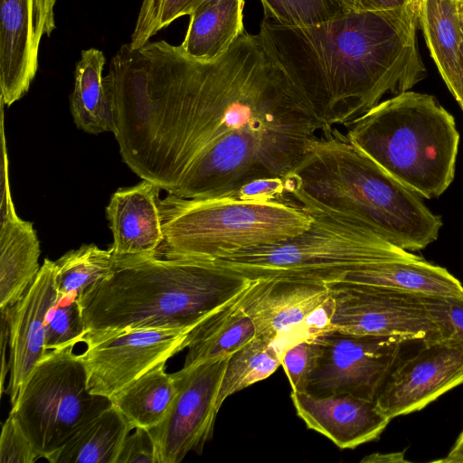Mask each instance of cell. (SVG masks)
Here are the masks:
<instances>
[{
    "label": "cell",
    "mask_w": 463,
    "mask_h": 463,
    "mask_svg": "<svg viewBox=\"0 0 463 463\" xmlns=\"http://www.w3.org/2000/svg\"><path fill=\"white\" fill-rule=\"evenodd\" d=\"M105 81L123 161L143 180L187 199L285 179L327 130L258 34L197 61L161 40L124 44Z\"/></svg>",
    "instance_id": "cell-1"
},
{
    "label": "cell",
    "mask_w": 463,
    "mask_h": 463,
    "mask_svg": "<svg viewBox=\"0 0 463 463\" xmlns=\"http://www.w3.org/2000/svg\"><path fill=\"white\" fill-rule=\"evenodd\" d=\"M420 3L383 11H353L305 26L264 17L258 33L329 130L347 128L390 93L427 76L417 42Z\"/></svg>",
    "instance_id": "cell-2"
},
{
    "label": "cell",
    "mask_w": 463,
    "mask_h": 463,
    "mask_svg": "<svg viewBox=\"0 0 463 463\" xmlns=\"http://www.w3.org/2000/svg\"><path fill=\"white\" fill-rule=\"evenodd\" d=\"M252 282L213 260L160 254L115 260L112 272L78 300L83 343L134 329L195 326Z\"/></svg>",
    "instance_id": "cell-3"
},
{
    "label": "cell",
    "mask_w": 463,
    "mask_h": 463,
    "mask_svg": "<svg viewBox=\"0 0 463 463\" xmlns=\"http://www.w3.org/2000/svg\"><path fill=\"white\" fill-rule=\"evenodd\" d=\"M288 197L306 212L364 225L392 244L417 251L442 226L421 196L354 146L337 128L323 131L285 178Z\"/></svg>",
    "instance_id": "cell-4"
},
{
    "label": "cell",
    "mask_w": 463,
    "mask_h": 463,
    "mask_svg": "<svg viewBox=\"0 0 463 463\" xmlns=\"http://www.w3.org/2000/svg\"><path fill=\"white\" fill-rule=\"evenodd\" d=\"M345 136L421 197H439L454 179L459 134L453 116L432 95L407 90L381 101Z\"/></svg>",
    "instance_id": "cell-5"
},
{
    "label": "cell",
    "mask_w": 463,
    "mask_h": 463,
    "mask_svg": "<svg viewBox=\"0 0 463 463\" xmlns=\"http://www.w3.org/2000/svg\"><path fill=\"white\" fill-rule=\"evenodd\" d=\"M164 241L157 254L218 260L233 252L294 237L311 215L293 202L234 196L160 199Z\"/></svg>",
    "instance_id": "cell-6"
},
{
    "label": "cell",
    "mask_w": 463,
    "mask_h": 463,
    "mask_svg": "<svg viewBox=\"0 0 463 463\" xmlns=\"http://www.w3.org/2000/svg\"><path fill=\"white\" fill-rule=\"evenodd\" d=\"M307 213L312 222L305 232L214 260L251 280L294 279L329 284L402 250L354 222Z\"/></svg>",
    "instance_id": "cell-7"
},
{
    "label": "cell",
    "mask_w": 463,
    "mask_h": 463,
    "mask_svg": "<svg viewBox=\"0 0 463 463\" xmlns=\"http://www.w3.org/2000/svg\"><path fill=\"white\" fill-rule=\"evenodd\" d=\"M74 345L48 350L11 407L22 430L46 460L86 421L109 406L91 394Z\"/></svg>",
    "instance_id": "cell-8"
},
{
    "label": "cell",
    "mask_w": 463,
    "mask_h": 463,
    "mask_svg": "<svg viewBox=\"0 0 463 463\" xmlns=\"http://www.w3.org/2000/svg\"><path fill=\"white\" fill-rule=\"evenodd\" d=\"M334 329L423 343L446 337L441 297L393 291L346 281L327 284Z\"/></svg>",
    "instance_id": "cell-9"
},
{
    "label": "cell",
    "mask_w": 463,
    "mask_h": 463,
    "mask_svg": "<svg viewBox=\"0 0 463 463\" xmlns=\"http://www.w3.org/2000/svg\"><path fill=\"white\" fill-rule=\"evenodd\" d=\"M317 358L307 392L349 394L375 402L409 342L333 329L314 340Z\"/></svg>",
    "instance_id": "cell-10"
},
{
    "label": "cell",
    "mask_w": 463,
    "mask_h": 463,
    "mask_svg": "<svg viewBox=\"0 0 463 463\" xmlns=\"http://www.w3.org/2000/svg\"><path fill=\"white\" fill-rule=\"evenodd\" d=\"M229 357L174 373L177 393L162 422L148 430L156 463H178L192 451L201 454L213 438L217 397Z\"/></svg>",
    "instance_id": "cell-11"
},
{
    "label": "cell",
    "mask_w": 463,
    "mask_h": 463,
    "mask_svg": "<svg viewBox=\"0 0 463 463\" xmlns=\"http://www.w3.org/2000/svg\"><path fill=\"white\" fill-rule=\"evenodd\" d=\"M194 327L134 329L87 345L80 357L90 392L111 400L144 373L186 348Z\"/></svg>",
    "instance_id": "cell-12"
},
{
    "label": "cell",
    "mask_w": 463,
    "mask_h": 463,
    "mask_svg": "<svg viewBox=\"0 0 463 463\" xmlns=\"http://www.w3.org/2000/svg\"><path fill=\"white\" fill-rule=\"evenodd\" d=\"M463 383V347L450 337L420 343L402 355L385 381L375 404L389 419L423 409Z\"/></svg>",
    "instance_id": "cell-13"
},
{
    "label": "cell",
    "mask_w": 463,
    "mask_h": 463,
    "mask_svg": "<svg viewBox=\"0 0 463 463\" xmlns=\"http://www.w3.org/2000/svg\"><path fill=\"white\" fill-rule=\"evenodd\" d=\"M330 296L326 283L294 279L253 280L241 298L251 319L255 337L271 343L282 353L304 340L306 323Z\"/></svg>",
    "instance_id": "cell-14"
},
{
    "label": "cell",
    "mask_w": 463,
    "mask_h": 463,
    "mask_svg": "<svg viewBox=\"0 0 463 463\" xmlns=\"http://www.w3.org/2000/svg\"><path fill=\"white\" fill-rule=\"evenodd\" d=\"M56 0H0V99L11 106L29 90L39 46L56 28Z\"/></svg>",
    "instance_id": "cell-15"
},
{
    "label": "cell",
    "mask_w": 463,
    "mask_h": 463,
    "mask_svg": "<svg viewBox=\"0 0 463 463\" xmlns=\"http://www.w3.org/2000/svg\"><path fill=\"white\" fill-rule=\"evenodd\" d=\"M58 298L55 261L45 259L34 281L14 305L1 309L9 326V383L13 407L36 364L48 352L45 328Z\"/></svg>",
    "instance_id": "cell-16"
},
{
    "label": "cell",
    "mask_w": 463,
    "mask_h": 463,
    "mask_svg": "<svg viewBox=\"0 0 463 463\" xmlns=\"http://www.w3.org/2000/svg\"><path fill=\"white\" fill-rule=\"evenodd\" d=\"M290 398L307 427L340 449H354L378 439L391 421L375 402L349 394L316 396L291 392Z\"/></svg>",
    "instance_id": "cell-17"
},
{
    "label": "cell",
    "mask_w": 463,
    "mask_h": 463,
    "mask_svg": "<svg viewBox=\"0 0 463 463\" xmlns=\"http://www.w3.org/2000/svg\"><path fill=\"white\" fill-rule=\"evenodd\" d=\"M2 137L0 206V308L14 305L40 271V243L33 223L17 215L11 196L5 131Z\"/></svg>",
    "instance_id": "cell-18"
},
{
    "label": "cell",
    "mask_w": 463,
    "mask_h": 463,
    "mask_svg": "<svg viewBox=\"0 0 463 463\" xmlns=\"http://www.w3.org/2000/svg\"><path fill=\"white\" fill-rule=\"evenodd\" d=\"M156 184L143 180L120 188L110 198L106 215L113 235L109 248L115 260L157 254L164 241Z\"/></svg>",
    "instance_id": "cell-19"
},
{
    "label": "cell",
    "mask_w": 463,
    "mask_h": 463,
    "mask_svg": "<svg viewBox=\"0 0 463 463\" xmlns=\"http://www.w3.org/2000/svg\"><path fill=\"white\" fill-rule=\"evenodd\" d=\"M246 290L214 310L191 330L184 368L229 357L255 337L254 325L241 307Z\"/></svg>",
    "instance_id": "cell-20"
},
{
    "label": "cell",
    "mask_w": 463,
    "mask_h": 463,
    "mask_svg": "<svg viewBox=\"0 0 463 463\" xmlns=\"http://www.w3.org/2000/svg\"><path fill=\"white\" fill-rule=\"evenodd\" d=\"M460 0H420L419 18L427 46L450 93L462 83L463 41Z\"/></svg>",
    "instance_id": "cell-21"
},
{
    "label": "cell",
    "mask_w": 463,
    "mask_h": 463,
    "mask_svg": "<svg viewBox=\"0 0 463 463\" xmlns=\"http://www.w3.org/2000/svg\"><path fill=\"white\" fill-rule=\"evenodd\" d=\"M243 8L244 0H220L195 9L180 44L183 51L202 61L223 54L245 32Z\"/></svg>",
    "instance_id": "cell-22"
},
{
    "label": "cell",
    "mask_w": 463,
    "mask_h": 463,
    "mask_svg": "<svg viewBox=\"0 0 463 463\" xmlns=\"http://www.w3.org/2000/svg\"><path fill=\"white\" fill-rule=\"evenodd\" d=\"M133 430L112 404L82 424L47 460L51 463H117Z\"/></svg>",
    "instance_id": "cell-23"
},
{
    "label": "cell",
    "mask_w": 463,
    "mask_h": 463,
    "mask_svg": "<svg viewBox=\"0 0 463 463\" xmlns=\"http://www.w3.org/2000/svg\"><path fill=\"white\" fill-rule=\"evenodd\" d=\"M105 62L100 50L90 48L76 64L71 112L77 128L90 134L115 131L113 103L102 76Z\"/></svg>",
    "instance_id": "cell-24"
},
{
    "label": "cell",
    "mask_w": 463,
    "mask_h": 463,
    "mask_svg": "<svg viewBox=\"0 0 463 463\" xmlns=\"http://www.w3.org/2000/svg\"><path fill=\"white\" fill-rule=\"evenodd\" d=\"M165 364L149 370L110 400L133 430H150L157 426L174 402L177 383L174 373L165 372Z\"/></svg>",
    "instance_id": "cell-25"
},
{
    "label": "cell",
    "mask_w": 463,
    "mask_h": 463,
    "mask_svg": "<svg viewBox=\"0 0 463 463\" xmlns=\"http://www.w3.org/2000/svg\"><path fill=\"white\" fill-rule=\"evenodd\" d=\"M55 265L58 294L73 296L79 300L112 272L115 258L110 249L85 244L66 252Z\"/></svg>",
    "instance_id": "cell-26"
},
{
    "label": "cell",
    "mask_w": 463,
    "mask_h": 463,
    "mask_svg": "<svg viewBox=\"0 0 463 463\" xmlns=\"http://www.w3.org/2000/svg\"><path fill=\"white\" fill-rule=\"evenodd\" d=\"M281 365V356L269 342L254 337L230 355L217 397L220 410L224 401L269 377Z\"/></svg>",
    "instance_id": "cell-27"
},
{
    "label": "cell",
    "mask_w": 463,
    "mask_h": 463,
    "mask_svg": "<svg viewBox=\"0 0 463 463\" xmlns=\"http://www.w3.org/2000/svg\"><path fill=\"white\" fill-rule=\"evenodd\" d=\"M264 17L282 24L305 26L329 21L350 9L344 0H260Z\"/></svg>",
    "instance_id": "cell-28"
},
{
    "label": "cell",
    "mask_w": 463,
    "mask_h": 463,
    "mask_svg": "<svg viewBox=\"0 0 463 463\" xmlns=\"http://www.w3.org/2000/svg\"><path fill=\"white\" fill-rule=\"evenodd\" d=\"M87 334L77 298L58 294L45 328L46 350L61 349L82 342Z\"/></svg>",
    "instance_id": "cell-29"
},
{
    "label": "cell",
    "mask_w": 463,
    "mask_h": 463,
    "mask_svg": "<svg viewBox=\"0 0 463 463\" xmlns=\"http://www.w3.org/2000/svg\"><path fill=\"white\" fill-rule=\"evenodd\" d=\"M197 0H143L129 46L138 50L159 31L190 15Z\"/></svg>",
    "instance_id": "cell-30"
},
{
    "label": "cell",
    "mask_w": 463,
    "mask_h": 463,
    "mask_svg": "<svg viewBox=\"0 0 463 463\" xmlns=\"http://www.w3.org/2000/svg\"><path fill=\"white\" fill-rule=\"evenodd\" d=\"M315 341L302 340L286 349L281 354V365L291 386V392H305L317 358Z\"/></svg>",
    "instance_id": "cell-31"
},
{
    "label": "cell",
    "mask_w": 463,
    "mask_h": 463,
    "mask_svg": "<svg viewBox=\"0 0 463 463\" xmlns=\"http://www.w3.org/2000/svg\"><path fill=\"white\" fill-rule=\"evenodd\" d=\"M42 458L22 430L14 414L10 411L2 427L0 462L33 463Z\"/></svg>",
    "instance_id": "cell-32"
},
{
    "label": "cell",
    "mask_w": 463,
    "mask_h": 463,
    "mask_svg": "<svg viewBox=\"0 0 463 463\" xmlns=\"http://www.w3.org/2000/svg\"><path fill=\"white\" fill-rule=\"evenodd\" d=\"M122 445L117 463H156L155 445L148 430L134 429Z\"/></svg>",
    "instance_id": "cell-33"
},
{
    "label": "cell",
    "mask_w": 463,
    "mask_h": 463,
    "mask_svg": "<svg viewBox=\"0 0 463 463\" xmlns=\"http://www.w3.org/2000/svg\"><path fill=\"white\" fill-rule=\"evenodd\" d=\"M446 337L456 340L463 347V293L441 297Z\"/></svg>",
    "instance_id": "cell-34"
},
{
    "label": "cell",
    "mask_w": 463,
    "mask_h": 463,
    "mask_svg": "<svg viewBox=\"0 0 463 463\" xmlns=\"http://www.w3.org/2000/svg\"><path fill=\"white\" fill-rule=\"evenodd\" d=\"M348 8L353 11H383L398 9L420 0H344Z\"/></svg>",
    "instance_id": "cell-35"
},
{
    "label": "cell",
    "mask_w": 463,
    "mask_h": 463,
    "mask_svg": "<svg viewBox=\"0 0 463 463\" xmlns=\"http://www.w3.org/2000/svg\"><path fill=\"white\" fill-rule=\"evenodd\" d=\"M443 463H463V430L445 458L438 460Z\"/></svg>",
    "instance_id": "cell-36"
},
{
    "label": "cell",
    "mask_w": 463,
    "mask_h": 463,
    "mask_svg": "<svg viewBox=\"0 0 463 463\" xmlns=\"http://www.w3.org/2000/svg\"><path fill=\"white\" fill-rule=\"evenodd\" d=\"M462 27H463V14H462ZM461 53H462V69H463V41H462V46H461ZM454 98L457 100V102L458 103L461 109L463 110V80H462L461 87H460L458 94Z\"/></svg>",
    "instance_id": "cell-37"
},
{
    "label": "cell",
    "mask_w": 463,
    "mask_h": 463,
    "mask_svg": "<svg viewBox=\"0 0 463 463\" xmlns=\"http://www.w3.org/2000/svg\"><path fill=\"white\" fill-rule=\"evenodd\" d=\"M217 1H220V0H197V1H196V3H195V5H194V8H193L192 13H193L195 9L199 8L200 6H203V5H207V4H210V3L217 2ZM192 13H191V14H192Z\"/></svg>",
    "instance_id": "cell-38"
},
{
    "label": "cell",
    "mask_w": 463,
    "mask_h": 463,
    "mask_svg": "<svg viewBox=\"0 0 463 463\" xmlns=\"http://www.w3.org/2000/svg\"><path fill=\"white\" fill-rule=\"evenodd\" d=\"M459 9H460L461 14H463V1L462 0L459 1Z\"/></svg>",
    "instance_id": "cell-39"
},
{
    "label": "cell",
    "mask_w": 463,
    "mask_h": 463,
    "mask_svg": "<svg viewBox=\"0 0 463 463\" xmlns=\"http://www.w3.org/2000/svg\"><path fill=\"white\" fill-rule=\"evenodd\" d=\"M463 1V0H462Z\"/></svg>",
    "instance_id": "cell-40"
}]
</instances>
